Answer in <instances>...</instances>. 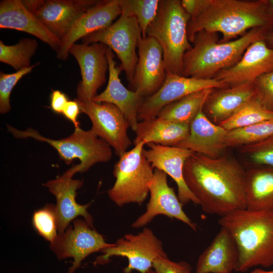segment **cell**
I'll return each instance as SVG.
<instances>
[{"label":"cell","mask_w":273,"mask_h":273,"mask_svg":"<svg viewBox=\"0 0 273 273\" xmlns=\"http://www.w3.org/2000/svg\"><path fill=\"white\" fill-rule=\"evenodd\" d=\"M183 175L205 212L221 217L246 208V170L234 158L193 152L185 163Z\"/></svg>","instance_id":"obj_1"},{"label":"cell","mask_w":273,"mask_h":273,"mask_svg":"<svg viewBox=\"0 0 273 273\" xmlns=\"http://www.w3.org/2000/svg\"><path fill=\"white\" fill-rule=\"evenodd\" d=\"M258 27L273 30L266 0H211L200 15L190 19L187 34L193 43L196 33L201 30L219 32L222 37L219 42H226Z\"/></svg>","instance_id":"obj_2"},{"label":"cell","mask_w":273,"mask_h":273,"mask_svg":"<svg viewBox=\"0 0 273 273\" xmlns=\"http://www.w3.org/2000/svg\"><path fill=\"white\" fill-rule=\"evenodd\" d=\"M236 243L239 258L235 271L273 266V212L247 208L233 211L219 219Z\"/></svg>","instance_id":"obj_3"},{"label":"cell","mask_w":273,"mask_h":273,"mask_svg":"<svg viewBox=\"0 0 273 273\" xmlns=\"http://www.w3.org/2000/svg\"><path fill=\"white\" fill-rule=\"evenodd\" d=\"M255 28L232 41L219 42L218 33L205 30L195 36L193 46L183 58L181 75L198 79H211L220 71L236 64L253 42L265 39L268 31Z\"/></svg>","instance_id":"obj_4"},{"label":"cell","mask_w":273,"mask_h":273,"mask_svg":"<svg viewBox=\"0 0 273 273\" xmlns=\"http://www.w3.org/2000/svg\"><path fill=\"white\" fill-rule=\"evenodd\" d=\"M191 19L179 0H161L157 15L148 27L146 36L155 39L162 47L166 71L181 75L183 58L192 46L187 26Z\"/></svg>","instance_id":"obj_5"},{"label":"cell","mask_w":273,"mask_h":273,"mask_svg":"<svg viewBox=\"0 0 273 273\" xmlns=\"http://www.w3.org/2000/svg\"><path fill=\"white\" fill-rule=\"evenodd\" d=\"M7 128L16 138H31L48 143L67 165L74 159H79L80 162L74 165L76 172H84L96 163L107 162L112 157L111 147L91 129L84 130L79 127L67 138L53 140L42 136L32 128L21 131L7 125Z\"/></svg>","instance_id":"obj_6"},{"label":"cell","mask_w":273,"mask_h":273,"mask_svg":"<svg viewBox=\"0 0 273 273\" xmlns=\"http://www.w3.org/2000/svg\"><path fill=\"white\" fill-rule=\"evenodd\" d=\"M145 145L143 142L136 144L119 157L114 165L113 173L116 180L107 193L119 207L141 204L149 194V185L154 170L144 154Z\"/></svg>","instance_id":"obj_7"},{"label":"cell","mask_w":273,"mask_h":273,"mask_svg":"<svg viewBox=\"0 0 273 273\" xmlns=\"http://www.w3.org/2000/svg\"><path fill=\"white\" fill-rule=\"evenodd\" d=\"M142 38L136 19L121 14L111 25L84 36L81 41L86 44L100 42L110 48L120 60V65L130 84L133 80L139 59L136 49Z\"/></svg>","instance_id":"obj_8"},{"label":"cell","mask_w":273,"mask_h":273,"mask_svg":"<svg viewBox=\"0 0 273 273\" xmlns=\"http://www.w3.org/2000/svg\"><path fill=\"white\" fill-rule=\"evenodd\" d=\"M102 255L97 261L99 263H107L110 257L118 256L127 258L128 265L124 273L136 270L146 273L152 268L153 261L159 257H168L164 251L162 241L153 231L144 228L136 234H127L118 239L113 246L101 251Z\"/></svg>","instance_id":"obj_9"},{"label":"cell","mask_w":273,"mask_h":273,"mask_svg":"<svg viewBox=\"0 0 273 273\" xmlns=\"http://www.w3.org/2000/svg\"><path fill=\"white\" fill-rule=\"evenodd\" d=\"M74 100L81 112L89 118L90 129L112 147L118 156L126 152L132 144L127 134L130 126L120 110L111 103Z\"/></svg>","instance_id":"obj_10"},{"label":"cell","mask_w":273,"mask_h":273,"mask_svg":"<svg viewBox=\"0 0 273 273\" xmlns=\"http://www.w3.org/2000/svg\"><path fill=\"white\" fill-rule=\"evenodd\" d=\"M228 87L227 84L215 78L187 77L167 71L165 80L158 91L144 99L138 112V121L156 118L163 107L192 93Z\"/></svg>","instance_id":"obj_11"},{"label":"cell","mask_w":273,"mask_h":273,"mask_svg":"<svg viewBox=\"0 0 273 273\" xmlns=\"http://www.w3.org/2000/svg\"><path fill=\"white\" fill-rule=\"evenodd\" d=\"M114 243H107L103 236L99 234L85 220L76 219L73 225L69 226L66 231L59 233L50 248L59 259L68 257L73 258L69 273H73L81 261L89 254L101 251L113 246Z\"/></svg>","instance_id":"obj_12"},{"label":"cell","mask_w":273,"mask_h":273,"mask_svg":"<svg viewBox=\"0 0 273 273\" xmlns=\"http://www.w3.org/2000/svg\"><path fill=\"white\" fill-rule=\"evenodd\" d=\"M96 0H23L25 7L61 41Z\"/></svg>","instance_id":"obj_13"},{"label":"cell","mask_w":273,"mask_h":273,"mask_svg":"<svg viewBox=\"0 0 273 273\" xmlns=\"http://www.w3.org/2000/svg\"><path fill=\"white\" fill-rule=\"evenodd\" d=\"M108 47L100 42L73 44L69 50L79 66L81 80L76 88L77 99L92 101L98 90L105 83L109 70L106 53Z\"/></svg>","instance_id":"obj_14"},{"label":"cell","mask_w":273,"mask_h":273,"mask_svg":"<svg viewBox=\"0 0 273 273\" xmlns=\"http://www.w3.org/2000/svg\"><path fill=\"white\" fill-rule=\"evenodd\" d=\"M149 189L150 198L146 210L132 223V228L144 227L156 216L163 215L178 219L196 231V225L184 211L183 205L168 185L166 173L155 169Z\"/></svg>","instance_id":"obj_15"},{"label":"cell","mask_w":273,"mask_h":273,"mask_svg":"<svg viewBox=\"0 0 273 273\" xmlns=\"http://www.w3.org/2000/svg\"><path fill=\"white\" fill-rule=\"evenodd\" d=\"M138 61L132 81V91L144 98L154 94L163 83L166 70L162 47L152 37L146 36L138 47Z\"/></svg>","instance_id":"obj_16"},{"label":"cell","mask_w":273,"mask_h":273,"mask_svg":"<svg viewBox=\"0 0 273 273\" xmlns=\"http://www.w3.org/2000/svg\"><path fill=\"white\" fill-rule=\"evenodd\" d=\"M75 173L72 166L62 175L43 185L56 198L55 207L59 233L64 232L70 221L78 216H83L93 226V218L87 210L89 204L80 205L75 200L76 191L83 186V181L72 179Z\"/></svg>","instance_id":"obj_17"},{"label":"cell","mask_w":273,"mask_h":273,"mask_svg":"<svg viewBox=\"0 0 273 273\" xmlns=\"http://www.w3.org/2000/svg\"><path fill=\"white\" fill-rule=\"evenodd\" d=\"M272 71L273 48L269 47L264 39H260L249 46L236 64L220 71L213 78L230 87L253 83L258 76Z\"/></svg>","instance_id":"obj_18"},{"label":"cell","mask_w":273,"mask_h":273,"mask_svg":"<svg viewBox=\"0 0 273 273\" xmlns=\"http://www.w3.org/2000/svg\"><path fill=\"white\" fill-rule=\"evenodd\" d=\"M146 145L143 153L153 168L160 170L169 175L177 187V197L184 205L192 202L199 205L197 198L187 187L183 175V168L188 158L193 152L177 147L164 146L150 143Z\"/></svg>","instance_id":"obj_19"},{"label":"cell","mask_w":273,"mask_h":273,"mask_svg":"<svg viewBox=\"0 0 273 273\" xmlns=\"http://www.w3.org/2000/svg\"><path fill=\"white\" fill-rule=\"evenodd\" d=\"M121 14L117 0L98 1L77 20L62 40L61 47L57 52V58L66 60L70 48L78 39L108 27Z\"/></svg>","instance_id":"obj_20"},{"label":"cell","mask_w":273,"mask_h":273,"mask_svg":"<svg viewBox=\"0 0 273 273\" xmlns=\"http://www.w3.org/2000/svg\"><path fill=\"white\" fill-rule=\"evenodd\" d=\"M106 56L109 66L108 84L106 89L95 97L92 101L116 106L124 115L131 128L135 131L139 123L138 112L144 98L123 85L119 78L123 69L121 65H117L113 51L108 47Z\"/></svg>","instance_id":"obj_21"},{"label":"cell","mask_w":273,"mask_h":273,"mask_svg":"<svg viewBox=\"0 0 273 273\" xmlns=\"http://www.w3.org/2000/svg\"><path fill=\"white\" fill-rule=\"evenodd\" d=\"M227 131L210 121L201 110L190 123L188 136L175 147L211 158L219 157L227 148L224 143Z\"/></svg>","instance_id":"obj_22"},{"label":"cell","mask_w":273,"mask_h":273,"mask_svg":"<svg viewBox=\"0 0 273 273\" xmlns=\"http://www.w3.org/2000/svg\"><path fill=\"white\" fill-rule=\"evenodd\" d=\"M0 28L30 34L47 43L56 52L61 47L62 41L45 27L21 0L1 1Z\"/></svg>","instance_id":"obj_23"},{"label":"cell","mask_w":273,"mask_h":273,"mask_svg":"<svg viewBox=\"0 0 273 273\" xmlns=\"http://www.w3.org/2000/svg\"><path fill=\"white\" fill-rule=\"evenodd\" d=\"M253 83L213 89L207 98L202 112L214 124L219 125L255 97Z\"/></svg>","instance_id":"obj_24"},{"label":"cell","mask_w":273,"mask_h":273,"mask_svg":"<svg viewBox=\"0 0 273 273\" xmlns=\"http://www.w3.org/2000/svg\"><path fill=\"white\" fill-rule=\"evenodd\" d=\"M238 249L231 233L221 227L211 244L200 255L196 273H231L235 270Z\"/></svg>","instance_id":"obj_25"},{"label":"cell","mask_w":273,"mask_h":273,"mask_svg":"<svg viewBox=\"0 0 273 273\" xmlns=\"http://www.w3.org/2000/svg\"><path fill=\"white\" fill-rule=\"evenodd\" d=\"M134 145L143 142L175 147L189 134L190 125L157 117L139 122Z\"/></svg>","instance_id":"obj_26"},{"label":"cell","mask_w":273,"mask_h":273,"mask_svg":"<svg viewBox=\"0 0 273 273\" xmlns=\"http://www.w3.org/2000/svg\"><path fill=\"white\" fill-rule=\"evenodd\" d=\"M246 208L273 212V167L246 170Z\"/></svg>","instance_id":"obj_27"},{"label":"cell","mask_w":273,"mask_h":273,"mask_svg":"<svg viewBox=\"0 0 273 273\" xmlns=\"http://www.w3.org/2000/svg\"><path fill=\"white\" fill-rule=\"evenodd\" d=\"M213 89L201 90L171 103L163 107L156 117L190 125L202 110L207 98Z\"/></svg>","instance_id":"obj_28"},{"label":"cell","mask_w":273,"mask_h":273,"mask_svg":"<svg viewBox=\"0 0 273 273\" xmlns=\"http://www.w3.org/2000/svg\"><path fill=\"white\" fill-rule=\"evenodd\" d=\"M273 136V118L254 124L228 131L224 143L226 148L241 147L258 143Z\"/></svg>","instance_id":"obj_29"},{"label":"cell","mask_w":273,"mask_h":273,"mask_svg":"<svg viewBox=\"0 0 273 273\" xmlns=\"http://www.w3.org/2000/svg\"><path fill=\"white\" fill-rule=\"evenodd\" d=\"M37 47V41L30 38H22L14 45H6L0 40V61L16 71L29 67Z\"/></svg>","instance_id":"obj_30"},{"label":"cell","mask_w":273,"mask_h":273,"mask_svg":"<svg viewBox=\"0 0 273 273\" xmlns=\"http://www.w3.org/2000/svg\"><path fill=\"white\" fill-rule=\"evenodd\" d=\"M273 118V112L264 108L256 97L249 101L219 125L227 131L248 126Z\"/></svg>","instance_id":"obj_31"},{"label":"cell","mask_w":273,"mask_h":273,"mask_svg":"<svg viewBox=\"0 0 273 273\" xmlns=\"http://www.w3.org/2000/svg\"><path fill=\"white\" fill-rule=\"evenodd\" d=\"M121 14L134 17L140 26L143 38L146 37L147 29L156 17L159 0H117Z\"/></svg>","instance_id":"obj_32"},{"label":"cell","mask_w":273,"mask_h":273,"mask_svg":"<svg viewBox=\"0 0 273 273\" xmlns=\"http://www.w3.org/2000/svg\"><path fill=\"white\" fill-rule=\"evenodd\" d=\"M32 223L38 233L51 243L57 236V223L55 206L48 204L36 211L33 215Z\"/></svg>","instance_id":"obj_33"},{"label":"cell","mask_w":273,"mask_h":273,"mask_svg":"<svg viewBox=\"0 0 273 273\" xmlns=\"http://www.w3.org/2000/svg\"><path fill=\"white\" fill-rule=\"evenodd\" d=\"M239 148L241 152L255 165L273 167V136Z\"/></svg>","instance_id":"obj_34"},{"label":"cell","mask_w":273,"mask_h":273,"mask_svg":"<svg viewBox=\"0 0 273 273\" xmlns=\"http://www.w3.org/2000/svg\"><path fill=\"white\" fill-rule=\"evenodd\" d=\"M38 64L37 63L30 67L13 73L0 72V113L6 114L11 109L10 104L11 93L17 82L25 75L31 72Z\"/></svg>","instance_id":"obj_35"},{"label":"cell","mask_w":273,"mask_h":273,"mask_svg":"<svg viewBox=\"0 0 273 273\" xmlns=\"http://www.w3.org/2000/svg\"><path fill=\"white\" fill-rule=\"evenodd\" d=\"M253 84L256 99L264 108L273 112V71L258 76Z\"/></svg>","instance_id":"obj_36"},{"label":"cell","mask_w":273,"mask_h":273,"mask_svg":"<svg viewBox=\"0 0 273 273\" xmlns=\"http://www.w3.org/2000/svg\"><path fill=\"white\" fill-rule=\"evenodd\" d=\"M152 268L156 273H191L190 264L185 261L174 262L168 257H159L153 262Z\"/></svg>","instance_id":"obj_37"},{"label":"cell","mask_w":273,"mask_h":273,"mask_svg":"<svg viewBox=\"0 0 273 273\" xmlns=\"http://www.w3.org/2000/svg\"><path fill=\"white\" fill-rule=\"evenodd\" d=\"M211 0H182L181 6L191 18L200 15L208 6Z\"/></svg>","instance_id":"obj_38"},{"label":"cell","mask_w":273,"mask_h":273,"mask_svg":"<svg viewBox=\"0 0 273 273\" xmlns=\"http://www.w3.org/2000/svg\"><path fill=\"white\" fill-rule=\"evenodd\" d=\"M68 100L66 95L58 90H53L51 96V108L57 113H62Z\"/></svg>","instance_id":"obj_39"},{"label":"cell","mask_w":273,"mask_h":273,"mask_svg":"<svg viewBox=\"0 0 273 273\" xmlns=\"http://www.w3.org/2000/svg\"><path fill=\"white\" fill-rule=\"evenodd\" d=\"M81 112L77 102L73 101H68L67 103L62 114L74 124L75 128L79 127V123L77 118Z\"/></svg>","instance_id":"obj_40"},{"label":"cell","mask_w":273,"mask_h":273,"mask_svg":"<svg viewBox=\"0 0 273 273\" xmlns=\"http://www.w3.org/2000/svg\"><path fill=\"white\" fill-rule=\"evenodd\" d=\"M264 40L269 47L273 48V30L267 32Z\"/></svg>","instance_id":"obj_41"},{"label":"cell","mask_w":273,"mask_h":273,"mask_svg":"<svg viewBox=\"0 0 273 273\" xmlns=\"http://www.w3.org/2000/svg\"><path fill=\"white\" fill-rule=\"evenodd\" d=\"M268 12L273 20V0H266Z\"/></svg>","instance_id":"obj_42"},{"label":"cell","mask_w":273,"mask_h":273,"mask_svg":"<svg viewBox=\"0 0 273 273\" xmlns=\"http://www.w3.org/2000/svg\"><path fill=\"white\" fill-rule=\"evenodd\" d=\"M250 273H273V270L268 271L260 268H256L252 270Z\"/></svg>","instance_id":"obj_43"},{"label":"cell","mask_w":273,"mask_h":273,"mask_svg":"<svg viewBox=\"0 0 273 273\" xmlns=\"http://www.w3.org/2000/svg\"><path fill=\"white\" fill-rule=\"evenodd\" d=\"M146 273H156L153 268L150 269Z\"/></svg>","instance_id":"obj_44"}]
</instances>
